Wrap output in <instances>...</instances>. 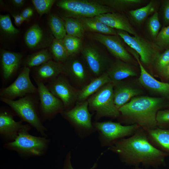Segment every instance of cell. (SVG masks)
<instances>
[{
    "mask_svg": "<svg viewBox=\"0 0 169 169\" xmlns=\"http://www.w3.org/2000/svg\"><path fill=\"white\" fill-rule=\"evenodd\" d=\"M132 169H143L142 168H140L139 167H136Z\"/></svg>",
    "mask_w": 169,
    "mask_h": 169,
    "instance_id": "46",
    "label": "cell"
},
{
    "mask_svg": "<svg viewBox=\"0 0 169 169\" xmlns=\"http://www.w3.org/2000/svg\"><path fill=\"white\" fill-rule=\"evenodd\" d=\"M157 127L169 129V109L159 110L156 116Z\"/></svg>",
    "mask_w": 169,
    "mask_h": 169,
    "instance_id": "36",
    "label": "cell"
},
{
    "mask_svg": "<svg viewBox=\"0 0 169 169\" xmlns=\"http://www.w3.org/2000/svg\"><path fill=\"white\" fill-rule=\"evenodd\" d=\"M30 69L24 67L16 79L7 87L0 90V98L14 100L29 94H38V89L32 82L30 77Z\"/></svg>",
    "mask_w": 169,
    "mask_h": 169,
    "instance_id": "7",
    "label": "cell"
},
{
    "mask_svg": "<svg viewBox=\"0 0 169 169\" xmlns=\"http://www.w3.org/2000/svg\"><path fill=\"white\" fill-rule=\"evenodd\" d=\"M64 64L63 74L74 82L82 83L87 79V72L82 63L77 59H69Z\"/></svg>",
    "mask_w": 169,
    "mask_h": 169,
    "instance_id": "20",
    "label": "cell"
},
{
    "mask_svg": "<svg viewBox=\"0 0 169 169\" xmlns=\"http://www.w3.org/2000/svg\"><path fill=\"white\" fill-rule=\"evenodd\" d=\"M136 59L140 69L139 78L140 83L145 87L152 91L165 95H169V84L160 81L150 74L145 69L136 53L131 52Z\"/></svg>",
    "mask_w": 169,
    "mask_h": 169,
    "instance_id": "19",
    "label": "cell"
},
{
    "mask_svg": "<svg viewBox=\"0 0 169 169\" xmlns=\"http://www.w3.org/2000/svg\"><path fill=\"white\" fill-rule=\"evenodd\" d=\"M39 98V111L42 121L50 120L64 108L62 101L53 94L43 83L35 81Z\"/></svg>",
    "mask_w": 169,
    "mask_h": 169,
    "instance_id": "9",
    "label": "cell"
},
{
    "mask_svg": "<svg viewBox=\"0 0 169 169\" xmlns=\"http://www.w3.org/2000/svg\"><path fill=\"white\" fill-rule=\"evenodd\" d=\"M43 31L37 24L32 26L25 33V42L28 47L31 49L37 47L43 38Z\"/></svg>",
    "mask_w": 169,
    "mask_h": 169,
    "instance_id": "27",
    "label": "cell"
},
{
    "mask_svg": "<svg viewBox=\"0 0 169 169\" xmlns=\"http://www.w3.org/2000/svg\"><path fill=\"white\" fill-rule=\"evenodd\" d=\"M156 66L158 70L162 72L169 64V49L156 57Z\"/></svg>",
    "mask_w": 169,
    "mask_h": 169,
    "instance_id": "39",
    "label": "cell"
},
{
    "mask_svg": "<svg viewBox=\"0 0 169 169\" xmlns=\"http://www.w3.org/2000/svg\"><path fill=\"white\" fill-rule=\"evenodd\" d=\"M14 112L1 107L0 109V135L7 142L13 141L23 127V121H15L13 119Z\"/></svg>",
    "mask_w": 169,
    "mask_h": 169,
    "instance_id": "12",
    "label": "cell"
},
{
    "mask_svg": "<svg viewBox=\"0 0 169 169\" xmlns=\"http://www.w3.org/2000/svg\"><path fill=\"white\" fill-rule=\"evenodd\" d=\"M12 1L14 5L18 7L22 6L25 2L24 0H13Z\"/></svg>",
    "mask_w": 169,
    "mask_h": 169,
    "instance_id": "44",
    "label": "cell"
},
{
    "mask_svg": "<svg viewBox=\"0 0 169 169\" xmlns=\"http://www.w3.org/2000/svg\"><path fill=\"white\" fill-rule=\"evenodd\" d=\"M56 1L55 0H32V2L38 13L41 16L49 12Z\"/></svg>",
    "mask_w": 169,
    "mask_h": 169,
    "instance_id": "34",
    "label": "cell"
},
{
    "mask_svg": "<svg viewBox=\"0 0 169 169\" xmlns=\"http://www.w3.org/2000/svg\"><path fill=\"white\" fill-rule=\"evenodd\" d=\"M155 4L152 1L147 5L134 10H130L129 13L133 19L136 23H142L150 14L154 11Z\"/></svg>",
    "mask_w": 169,
    "mask_h": 169,
    "instance_id": "31",
    "label": "cell"
},
{
    "mask_svg": "<svg viewBox=\"0 0 169 169\" xmlns=\"http://www.w3.org/2000/svg\"><path fill=\"white\" fill-rule=\"evenodd\" d=\"M162 73L165 77L169 78V64Z\"/></svg>",
    "mask_w": 169,
    "mask_h": 169,
    "instance_id": "45",
    "label": "cell"
},
{
    "mask_svg": "<svg viewBox=\"0 0 169 169\" xmlns=\"http://www.w3.org/2000/svg\"><path fill=\"white\" fill-rule=\"evenodd\" d=\"M63 20L67 34L80 38L84 36L85 30L78 19L64 17Z\"/></svg>",
    "mask_w": 169,
    "mask_h": 169,
    "instance_id": "28",
    "label": "cell"
},
{
    "mask_svg": "<svg viewBox=\"0 0 169 169\" xmlns=\"http://www.w3.org/2000/svg\"><path fill=\"white\" fill-rule=\"evenodd\" d=\"M148 27L151 35L153 37L156 38L161 27L158 14L157 12H155L149 19L148 23Z\"/></svg>",
    "mask_w": 169,
    "mask_h": 169,
    "instance_id": "38",
    "label": "cell"
},
{
    "mask_svg": "<svg viewBox=\"0 0 169 169\" xmlns=\"http://www.w3.org/2000/svg\"><path fill=\"white\" fill-rule=\"evenodd\" d=\"M52 55L47 49H43L28 56L23 62L24 66L29 68L37 67L51 60Z\"/></svg>",
    "mask_w": 169,
    "mask_h": 169,
    "instance_id": "26",
    "label": "cell"
},
{
    "mask_svg": "<svg viewBox=\"0 0 169 169\" xmlns=\"http://www.w3.org/2000/svg\"><path fill=\"white\" fill-rule=\"evenodd\" d=\"M49 24L55 38L62 39L67 35L64 20L57 15L50 16Z\"/></svg>",
    "mask_w": 169,
    "mask_h": 169,
    "instance_id": "29",
    "label": "cell"
},
{
    "mask_svg": "<svg viewBox=\"0 0 169 169\" xmlns=\"http://www.w3.org/2000/svg\"><path fill=\"white\" fill-rule=\"evenodd\" d=\"M145 130L150 143L156 148L169 155V129L157 127Z\"/></svg>",
    "mask_w": 169,
    "mask_h": 169,
    "instance_id": "22",
    "label": "cell"
},
{
    "mask_svg": "<svg viewBox=\"0 0 169 169\" xmlns=\"http://www.w3.org/2000/svg\"><path fill=\"white\" fill-rule=\"evenodd\" d=\"M64 73V64L51 60L35 67L32 74L35 82L45 84Z\"/></svg>",
    "mask_w": 169,
    "mask_h": 169,
    "instance_id": "15",
    "label": "cell"
},
{
    "mask_svg": "<svg viewBox=\"0 0 169 169\" xmlns=\"http://www.w3.org/2000/svg\"><path fill=\"white\" fill-rule=\"evenodd\" d=\"M112 82L106 72L92 79L90 83L78 91L77 100L80 102L86 100L105 84Z\"/></svg>",
    "mask_w": 169,
    "mask_h": 169,
    "instance_id": "24",
    "label": "cell"
},
{
    "mask_svg": "<svg viewBox=\"0 0 169 169\" xmlns=\"http://www.w3.org/2000/svg\"><path fill=\"white\" fill-rule=\"evenodd\" d=\"M62 40L69 56L77 53L81 49L80 38L67 34Z\"/></svg>",
    "mask_w": 169,
    "mask_h": 169,
    "instance_id": "32",
    "label": "cell"
},
{
    "mask_svg": "<svg viewBox=\"0 0 169 169\" xmlns=\"http://www.w3.org/2000/svg\"><path fill=\"white\" fill-rule=\"evenodd\" d=\"M114 86L112 82L107 83L88 98L89 107L99 117L115 118L120 115L114 103Z\"/></svg>",
    "mask_w": 169,
    "mask_h": 169,
    "instance_id": "6",
    "label": "cell"
},
{
    "mask_svg": "<svg viewBox=\"0 0 169 169\" xmlns=\"http://www.w3.org/2000/svg\"><path fill=\"white\" fill-rule=\"evenodd\" d=\"M116 31L117 35L139 55L143 63L148 64L151 62L155 52L149 43L137 35L132 36L123 30H117Z\"/></svg>",
    "mask_w": 169,
    "mask_h": 169,
    "instance_id": "11",
    "label": "cell"
},
{
    "mask_svg": "<svg viewBox=\"0 0 169 169\" xmlns=\"http://www.w3.org/2000/svg\"><path fill=\"white\" fill-rule=\"evenodd\" d=\"M21 53L3 50L1 53V78L3 82L12 79L18 69L22 59Z\"/></svg>",
    "mask_w": 169,
    "mask_h": 169,
    "instance_id": "17",
    "label": "cell"
},
{
    "mask_svg": "<svg viewBox=\"0 0 169 169\" xmlns=\"http://www.w3.org/2000/svg\"><path fill=\"white\" fill-rule=\"evenodd\" d=\"M161 98L136 96L119 109L120 114L128 125L136 124L144 130L157 128L156 116L162 107Z\"/></svg>",
    "mask_w": 169,
    "mask_h": 169,
    "instance_id": "2",
    "label": "cell"
},
{
    "mask_svg": "<svg viewBox=\"0 0 169 169\" xmlns=\"http://www.w3.org/2000/svg\"><path fill=\"white\" fill-rule=\"evenodd\" d=\"M121 161L130 166L158 169L166 165L169 156L153 146L149 141L146 131L140 128L131 136L121 139L110 147Z\"/></svg>",
    "mask_w": 169,
    "mask_h": 169,
    "instance_id": "1",
    "label": "cell"
},
{
    "mask_svg": "<svg viewBox=\"0 0 169 169\" xmlns=\"http://www.w3.org/2000/svg\"><path fill=\"white\" fill-rule=\"evenodd\" d=\"M70 153L69 152L67 155L64 163V169H74L71 163ZM97 165L95 164L90 169H94L96 167Z\"/></svg>",
    "mask_w": 169,
    "mask_h": 169,
    "instance_id": "41",
    "label": "cell"
},
{
    "mask_svg": "<svg viewBox=\"0 0 169 169\" xmlns=\"http://www.w3.org/2000/svg\"><path fill=\"white\" fill-rule=\"evenodd\" d=\"M0 26L2 29L5 33L10 35L18 33L19 30L13 25L9 15H0Z\"/></svg>",
    "mask_w": 169,
    "mask_h": 169,
    "instance_id": "35",
    "label": "cell"
},
{
    "mask_svg": "<svg viewBox=\"0 0 169 169\" xmlns=\"http://www.w3.org/2000/svg\"><path fill=\"white\" fill-rule=\"evenodd\" d=\"M118 36L117 35H107L95 33L91 37L105 46L117 59L125 62H129L132 59L131 56L125 48Z\"/></svg>",
    "mask_w": 169,
    "mask_h": 169,
    "instance_id": "13",
    "label": "cell"
},
{
    "mask_svg": "<svg viewBox=\"0 0 169 169\" xmlns=\"http://www.w3.org/2000/svg\"><path fill=\"white\" fill-rule=\"evenodd\" d=\"M56 5L65 11L66 17L77 19L94 18L113 11L111 8L100 4L96 0H61Z\"/></svg>",
    "mask_w": 169,
    "mask_h": 169,
    "instance_id": "5",
    "label": "cell"
},
{
    "mask_svg": "<svg viewBox=\"0 0 169 169\" xmlns=\"http://www.w3.org/2000/svg\"><path fill=\"white\" fill-rule=\"evenodd\" d=\"M62 75L45 85L53 94L61 100L64 108H66L77 100L78 91L71 85L66 77Z\"/></svg>",
    "mask_w": 169,
    "mask_h": 169,
    "instance_id": "10",
    "label": "cell"
},
{
    "mask_svg": "<svg viewBox=\"0 0 169 169\" xmlns=\"http://www.w3.org/2000/svg\"><path fill=\"white\" fill-rule=\"evenodd\" d=\"M114 85V103L118 109L141 93L139 90L122 84L120 82Z\"/></svg>",
    "mask_w": 169,
    "mask_h": 169,
    "instance_id": "23",
    "label": "cell"
},
{
    "mask_svg": "<svg viewBox=\"0 0 169 169\" xmlns=\"http://www.w3.org/2000/svg\"><path fill=\"white\" fill-rule=\"evenodd\" d=\"M31 126L23 125L15 139L4 144V147L16 152L21 156L27 157L41 156L47 152L50 140L46 137L37 136L29 133Z\"/></svg>",
    "mask_w": 169,
    "mask_h": 169,
    "instance_id": "4",
    "label": "cell"
},
{
    "mask_svg": "<svg viewBox=\"0 0 169 169\" xmlns=\"http://www.w3.org/2000/svg\"><path fill=\"white\" fill-rule=\"evenodd\" d=\"M23 122L35 128L43 136L47 137V129L43 124L39 111V98L38 94H29L17 100L0 98Z\"/></svg>",
    "mask_w": 169,
    "mask_h": 169,
    "instance_id": "3",
    "label": "cell"
},
{
    "mask_svg": "<svg viewBox=\"0 0 169 169\" xmlns=\"http://www.w3.org/2000/svg\"><path fill=\"white\" fill-rule=\"evenodd\" d=\"M78 19L85 30L105 35H116V30L94 18H83Z\"/></svg>",
    "mask_w": 169,
    "mask_h": 169,
    "instance_id": "25",
    "label": "cell"
},
{
    "mask_svg": "<svg viewBox=\"0 0 169 169\" xmlns=\"http://www.w3.org/2000/svg\"><path fill=\"white\" fill-rule=\"evenodd\" d=\"M33 9L31 8L28 7L24 9L20 14L25 21H28L33 15Z\"/></svg>",
    "mask_w": 169,
    "mask_h": 169,
    "instance_id": "42",
    "label": "cell"
},
{
    "mask_svg": "<svg viewBox=\"0 0 169 169\" xmlns=\"http://www.w3.org/2000/svg\"><path fill=\"white\" fill-rule=\"evenodd\" d=\"M51 52L55 61L64 63L69 56L62 39H54L51 46Z\"/></svg>",
    "mask_w": 169,
    "mask_h": 169,
    "instance_id": "30",
    "label": "cell"
},
{
    "mask_svg": "<svg viewBox=\"0 0 169 169\" xmlns=\"http://www.w3.org/2000/svg\"><path fill=\"white\" fill-rule=\"evenodd\" d=\"M96 1L101 5L117 9H124L140 4L143 2L141 0H100Z\"/></svg>",
    "mask_w": 169,
    "mask_h": 169,
    "instance_id": "33",
    "label": "cell"
},
{
    "mask_svg": "<svg viewBox=\"0 0 169 169\" xmlns=\"http://www.w3.org/2000/svg\"><path fill=\"white\" fill-rule=\"evenodd\" d=\"M13 17L14 18V23L16 26H20L25 21L23 17L20 14H13Z\"/></svg>",
    "mask_w": 169,
    "mask_h": 169,
    "instance_id": "43",
    "label": "cell"
},
{
    "mask_svg": "<svg viewBox=\"0 0 169 169\" xmlns=\"http://www.w3.org/2000/svg\"><path fill=\"white\" fill-rule=\"evenodd\" d=\"M94 18L111 28L125 31L134 36L137 35L128 19L120 14L109 13L100 14Z\"/></svg>",
    "mask_w": 169,
    "mask_h": 169,
    "instance_id": "18",
    "label": "cell"
},
{
    "mask_svg": "<svg viewBox=\"0 0 169 169\" xmlns=\"http://www.w3.org/2000/svg\"><path fill=\"white\" fill-rule=\"evenodd\" d=\"M163 16L165 22L169 23V0L165 1L163 3Z\"/></svg>",
    "mask_w": 169,
    "mask_h": 169,
    "instance_id": "40",
    "label": "cell"
},
{
    "mask_svg": "<svg viewBox=\"0 0 169 169\" xmlns=\"http://www.w3.org/2000/svg\"><path fill=\"white\" fill-rule=\"evenodd\" d=\"M95 126L101 135L104 143L110 146L121 139L131 136L141 128L136 124L123 125L111 121L96 122Z\"/></svg>",
    "mask_w": 169,
    "mask_h": 169,
    "instance_id": "8",
    "label": "cell"
},
{
    "mask_svg": "<svg viewBox=\"0 0 169 169\" xmlns=\"http://www.w3.org/2000/svg\"><path fill=\"white\" fill-rule=\"evenodd\" d=\"M106 72L113 84L128 77L137 75L135 70L129 64L117 59Z\"/></svg>",
    "mask_w": 169,
    "mask_h": 169,
    "instance_id": "21",
    "label": "cell"
},
{
    "mask_svg": "<svg viewBox=\"0 0 169 169\" xmlns=\"http://www.w3.org/2000/svg\"><path fill=\"white\" fill-rule=\"evenodd\" d=\"M82 56L91 72L97 77L105 72L107 58L94 46L87 45L81 50Z\"/></svg>",
    "mask_w": 169,
    "mask_h": 169,
    "instance_id": "16",
    "label": "cell"
},
{
    "mask_svg": "<svg viewBox=\"0 0 169 169\" xmlns=\"http://www.w3.org/2000/svg\"><path fill=\"white\" fill-rule=\"evenodd\" d=\"M87 100L80 102L72 109L63 111L62 114L66 119L75 125L85 129L92 127L91 115L89 113Z\"/></svg>",
    "mask_w": 169,
    "mask_h": 169,
    "instance_id": "14",
    "label": "cell"
},
{
    "mask_svg": "<svg viewBox=\"0 0 169 169\" xmlns=\"http://www.w3.org/2000/svg\"><path fill=\"white\" fill-rule=\"evenodd\" d=\"M156 45L160 48L169 47V25L164 27L159 31L156 38Z\"/></svg>",
    "mask_w": 169,
    "mask_h": 169,
    "instance_id": "37",
    "label": "cell"
}]
</instances>
